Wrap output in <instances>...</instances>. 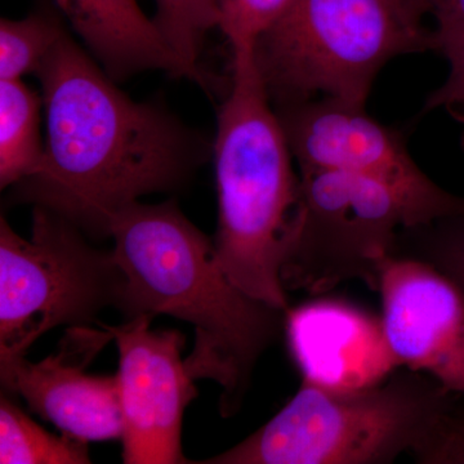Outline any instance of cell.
Returning a JSON list of instances; mask_svg holds the SVG:
<instances>
[{
  "mask_svg": "<svg viewBox=\"0 0 464 464\" xmlns=\"http://www.w3.org/2000/svg\"><path fill=\"white\" fill-rule=\"evenodd\" d=\"M45 116L41 172L18 199L44 207L92 235L143 195L179 185L190 170V137L169 116L136 102L65 33L36 72Z\"/></svg>",
  "mask_w": 464,
  "mask_h": 464,
  "instance_id": "cell-1",
  "label": "cell"
},
{
  "mask_svg": "<svg viewBox=\"0 0 464 464\" xmlns=\"http://www.w3.org/2000/svg\"><path fill=\"white\" fill-rule=\"evenodd\" d=\"M121 273L116 308L127 319L168 315L194 328L186 357L194 381L221 387L219 411H240L256 364L284 329L286 311L250 297L228 279L216 246L173 201L119 210L109 226Z\"/></svg>",
  "mask_w": 464,
  "mask_h": 464,
  "instance_id": "cell-2",
  "label": "cell"
},
{
  "mask_svg": "<svg viewBox=\"0 0 464 464\" xmlns=\"http://www.w3.org/2000/svg\"><path fill=\"white\" fill-rule=\"evenodd\" d=\"M215 142L217 258L250 297L288 310L282 268L302 219L301 176L255 51L232 52Z\"/></svg>",
  "mask_w": 464,
  "mask_h": 464,
  "instance_id": "cell-3",
  "label": "cell"
},
{
  "mask_svg": "<svg viewBox=\"0 0 464 464\" xmlns=\"http://www.w3.org/2000/svg\"><path fill=\"white\" fill-rule=\"evenodd\" d=\"M431 375L396 371L360 390L301 389L264 427L208 464H389L435 435L460 402Z\"/></svg>",
  "mask_w": 464,
  "mask_h": 464,
  "instance_id": "cell-4",
  "label": "cell"
},
{
  "mask_svg": "<svg viewBox=\"0 0 464 464\" xmlns=\"http://www.w3.org/2000/svg\"><path fill=\"white\" fill-rule=\"evenodd\" d=\"M417 0H295L255 45L271 102L333 99L365 108L392 58L435 51Z\"/></svg>",
  "mask_w": 464,
  "mask_h": 464,
  "instance_id": "cell-5",
  "label": "cell"
},
{
  "mask_svg": "<svg viewBox=\"0 0 464 464\" xmlns=\"http://www.w3.org/2000/svg\"><path fill=\"white\" fill-rule=\"evenodd\" d=\"M121 273L111 252L93 248L74 224L34 208L32 239L0 221V362L26 356L57 326L99 324L118 304Z\"/></svg>",
  "mask_w": 464,
  "mask_h": 464,
  "instance_id": "cell-6",
  "label": "cell"
},
{
  "mask_svg": "<svg viewBox=\"0 0 464 464\" xmlns=\"http://www.w3.org/2000/svg\"><path fill=\"white\" fill-rule=\"evenodd\" d=\"M302 219L282 268L288 290L313 295L360 280L378 292L382 266L414 217L386 183L343 170H299Z\"/></svg>",
  "mask_w": 464,
  "mask_h": 464,
  "instance_id": "cell-7",
  "label": "cell"
},
{
  "mask_svg": "<svg viewBox=\"0 0 464 464\" xmlns=\"http://www.w3.org/2000/svg\"><path fill=\"white\" fill-rule=\"evenodd\" d=\"M277 115L299 170H343L386 183L405 201L415 225L464 215V198L429 179L401 134L378 123L365 108L320 97L282 106Z\"/></svg>",
  "mask_w": 464,
  "mask_h": 464,
  "instance_id": "cell-8",
  "label": "cell"
},
{
  "mask_svg": "<svg viewBox=\"0 0 464 464\" xmlns=\"http://www.w3.org/2000/svg\"><path fill=\"white\" fill-rule=\"evenodd\" d=\"M151 315L106 326L119 351L118 380L123 420V462L190 463L182 451V420L197 398L179 331H151Z\"/></svg>",
  "mask_w": 464,
  "mask_h": 464,
  "instance_id": "cell-9",
  "label": "cell"
},
{
  "mask_svg": "<svg viewBox=\"0 0 464 464\" xmlns=\"http://www.w3.org/2000/svg\"><path fill=\"white\" fill-rule=\"evenodd\" d=\"M378 293L382 325L400 368L431 375L464 395V297L448 277L417 259L390 256Z\"/></svg>",
  "mask_w": 464,
  "mask_h": 464,
  "instance_id": "cell-10",
  "label": "cell"
},
{
  "mask_svg": "<svg viewBox=\"0 0 464 464\" xmlns=\"http://www.w3.org/2000/svg\"><path fill=\"white\" fill-rule=\"evenodd\" d=\"M70 326L56 353L38 362L26 356L0 362L3 387L21 396L34 413L82 441L121 440V400L116 375L85 373L103 347L114 341L101 324Z\"/></svg>",
  "mask_w": 464,
  "mask_h": 464,
  "instance_id": "cell-11",
  "label": "cell"
},
{
  "mask_svg": "<svg viewBox=\"0 0 464 464\" xmlns=\"http://www.w3.org/2000/svg\"><path fill=\"white\" fill-rule=\"evenodd\" d=\"M284 332L302 382L350 391L374 386L399 371L381 317L334 299L286 310Z\"/></svg>",
  "mask_w": 464,
  "mask_h": 464,
  "instance_id": "cell-12",
  "label": "cell"
},
{
  "mask_svg": "<svg viewBox=\"0 0 464 464\" xmlns=\"http://www.w3.org/2000/svg\"><path fill=\"white\" fill-rule=\"evenodd\" d=\"M112 79L163 70L185 76L204 90L209 75L181 60L136 0H54Z\"/></svg>",
  "mask_w": 464,
  "mask_h": 464,
  "instance_id": "cell-13",
  "label": "cell"
},
{
  "mask_svg": "<svg viewBox=\"0 0 464 464\" xmlns=\"http://www.w3.org/2000/svg\"><path fill=\"white\" fill-rule=\"evenodd\" d=\"M43 99L20 81H0V186L33 179L45 160Z\"/></svg>",
  "mask_w": 464,
  "mask_h": 464,
  "instance_id": "cell-14",
  "label": "cell"
},
{
  "mask_svg": "<svg viewBox=\"0 0 464 464\" xmlns=\"http://www.w3.org/2000/svg\"><path fill=\"white\" fill-rule=\"evenodd\" d=\"M0 463H91L88 442L63 433L45 431L14 402L0 401Z\"/></svg>",
  "mask_w": 464,
  "mask_h": 464,
  "instance_id": "cell-15",
  "label": "cell"
},
{
  "mask_svg": "<svg viewBox=\"0 0 464 464\" xmlns=\"http://www.w3.org/2000/svg\"><path fill=\"white\" fill-rule=\"evenodd\" d=\"M393 256L431 266L448 277L464 297V215L402 227Z\"/></svg>",
  "mask_w": 464,
  "mask_h": 464,
  "instance_id": "cell-16",
  "label": "cell"
},
{
  "mask_svg": "<svg viewBox=\"0 0 464 464\" xmlns=\"http://www.w3.org/2000/svg\"><path fill=\"white\" fill-rule=\"evenodd\" d=\"M65 30L56 18L30 14L23 20L0 21V81H20L36 74Z\"/></svg>",
  "mask_w": 464,
  "mask_h": 464,
  "instance_id": "cell-17",
  "label": "cell"
},
{
  "mask_svg": "<svg viewBox=\"0 0 464 464\" xmlns=\"http://www.w3.org/2000/svg\"><path fill=\"white\" fill-rule=\"evenodd\" d=\"M154 23L174 53L188 65L201 70V45L210 29L217 27L216 0H155Z\"/></svg>",
  "mask_w": 464,
  "mask_h": 464,
  "instance_id": "cell-18",
  "label": "cell"
},
{
  "mask_svg": "<svg viewBox=\"0 0 464 464\" xmlns=\"http://www.w3.org/2000/svg\"><path fill=\"white\" fill-rule=\"evenodd\" d=\"M295 0H216L217 27L232 51H255L256 43L282 20Z\"/></svg>",
  "mask_w": 464,
  "mask_h": 464,
  "instance_id": "cell-19",
  "label": "cell"
},
{
  "mask_svg": "<svg viewBox=\"0 0 464 464\" xmlns=\"http://www.w3.org/2000/svg\"><path fill=\"white\" fill-rule=\"evenodd\" d=\"M435 51L447 58L449 74L424 103V112L442 109L464 124V29H433Z\"/></svg>",
  "mask_w": 464,
  "mask_h": 464,
  "instance_id": "cell-20",
  "label": "cell"
},
{
  "mask_svg": "<svg viewBox=\"0 0 464 464\" xmlns=\"http://www.w3.org/2000/svg\"><path fill=\"white\" fill-rule=\"evenodd\" d=\"M424 14H431L436 29H464V0H417Z\"/></svg>",
  "mask_w": 464,
  "mask_h": 464,
  "instance_id": "cell-21",
  "label": "cell"
}]
</instances>
